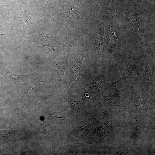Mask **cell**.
Returning a JSON list of instances; mask_svg holds the SVG:
<instances>
[{
	"label": "cell",
	"instance_id": "6",
	"mask_svg": "<svg viewBox=\"0 0 155 155\" xmlns=\"http://www.w3.org/2000/svg\"><path fill=\"white\" fill-rule=\"evenodd\" d=\"M114 89L107 95L102 96L93 107H102L109 109H120L126 108L125 97V86L116 84Z\"/></svg>",
	"mask_w": 155,
	"mask_h": 155
},
{
	"label": "cell",
	"instance_id": "13",
	"mask_svg": "<svg viewBox=\"0 0 155 155\" xmlns=\"http://www.w3.org/2000/svg\"><path fill=\"white\" fill-rule=\"evenodd\" d=\"M127 14L129 23L135 28L143 33L142 24L140 18L130 7H127Z\"/></svg>",
	"mask_w": 155,
	"mask_h": 155
},
{
	"label": "cell",
	"instance_id": "2",
	"mask_svg": "<svg viewBox=\"0 0 155 155\" xmlns=\"http://www.w3.org/2000/svg\"><path fill=\"white\" fill-rule=\"evenodd\" d=\"M125 66L123 74L113 82L112 86L120 83L125 86L139 87L142 76L141 61L138 55L127 50L125 53Z\"/></svg>",
	"mask_w": 155,
	"mask_h": 155
},
{
	"label": "cell",
	"instance_id": "1",
	"mask_svg": "<svg viewBox=\"0 0 155 155\" xmlns=\"http://www.w3.org/2000/svg\"><path fill=\"white\" fill-rule=\"evenodd\" d=\"M155 93L142 89L138 87L125 86L126 108L141 113L154 110Z\"/></svg>",
	"mask_w": 155,
	"mask_h": 155
},
{
	"label": "cell",
	"instance_id": "10",
	"mask_svg": "<svg viewBox=\"0 0 155 155\" xmlns=\"http://www.w3.org/2000/svg\"><path fill=\"white\" fill-rule=\"evenodd\" d=\"M140 113L134 112L133 113L130 114L126 116L127 124H128V127L129 129L130 135H134V137L141 135L144 131H148L147 123L143 120L142 116L139 115Z\"/></svg>",
	"mask_w": 155,
	"mask_h": 155
},
{
	"label": "cell",
	"instance_id": "7",
	"mask_svg": "<svg viewBox=\"0 0 155 155\" xmlns=\"http://www.w3.org/2000/svg\"><path fill=\"white\" fill-rule=\"evenodd\" d=\"M113 27L106 28L104 39L105 53L106 61L109 63L113 53L125 47V44L117 31Z\"/></svg>",
	"mask_w": 155,
	"mask_h": 155
},
{
	"label": "cell",
	"instance_id": "12",
	"mask_svg": "<svg viewBox=\"0 0 155 155\" xmlns=\"http://www.w3.org/2000/svg\"><path fill=\"white\" fill-rule=\"evenodd\" d=\"M69 104L75 111L80 112L86 108L77 96L69 94L63 95L61 96Z\"/></svg>",
	"mask_w": 155,
	"mask_h": 155
},
{
	"label": "cell",
	"instance_id": "8",
	"mask_svg": "<svg viewBox=\"0 0 155 155\" xmlns=\"http://www.w3.org/2000/svg\"><path fill=\"white\" fill-rule=\"evenodd\" d=\"M104 22L99 24L96 32L94 45V63L96 67L99 68L106 61L104 50Z\"/></svg>",
	"mask_w": 155,
	"mask_h": 155
},
{
	"label": "cell",
	"instance_id": "5",
	"mask_svg": "<svg viewBox=\"0 0 155 155\" xmlns=\"http://www.w3.org/2000/svg\"><path fill=\"white\" fill-rule=\"evenodd\" d=\"M154 51L142 53L138 55L143 72L142 78L139 87L155 93V62L153 57Z\"/></svg>",
	"mask_w": 155,
	"mask_h": 155
},
{
	"label": "cell",
	"instance_id": "9",
	"mask_svg": "<svg viewBox=\"0 0 155 155\" xmlns=\"http://www.w3.org/2000/svg\"><path fill=\"white\" fill-rule=\"evenodd\" d=\"M71 39L67 48L57 59L54 65V76L56 83L59 87H62V82L67 66L70 55V50L73 43Z\"/></svg>",
	"mask_w": 155,
	"mask_h": 155
},
{
	"label": "cell",
	"instance_id": "3",
	"mask_svg": "<svg viewBox=\"0 0 155 155\" xmlns=\"http://www.w3.org/2000/svg\"><path fill=\"white\" fill-rule=\"evenodd\" d=\"M99 68L100 72L92 78L88 86L84 90L86 97L98 98L99 100L104 93L112 86L113 83L109 80L108 64L105 63Z\"/></svg>",
	"mask_w": 155,
	"mask_h": 155
},
{
	"label": "cell",
	"instance_id": "4",
	"mask_svg": "<svg viewBox=\"0 0 155 155\" xmlns=\"http://www.w3.org/2000/svg\"><path fill=\"white\" fill-rule=\"evenodd\" d=\"M88 55V51L85 48L78 44L76 52L71 56L70 55L62 82L65 87L68 89L73 81H76L81 86L77 78L80 73L83 60Z\"/></svg>",
	"mask_w": 155,
	"mask_h": 155
},
{
	"label": "cell",
	"instance_id": "14",
	"mask_svg": "<svg viewBox=\"0 0 155 155\" xmlns=\"http://www.w3.org/2000/svg\"><path fill=\"white\" fill-rule=\"evenodd\" d=\"M25 23L26 25H28L31 26V25L32 24H35L37 25V24H35L32 22V21L26 15V18H25Z\"/></svg>",
	"mask_w": 155,
	"mask_h": 155
},
{
	"label": "cell",
	"instance_id": "11",
	"mask_svg": "<svg viewBox=\"0 0 155 155\" xmlns=\"http://www.w3.org/2000/svg\"><path fill=\"white\" fill-rule=\"evenodd\" d=\"M80 7V4L78 1L72 2L65 6L61 11L62 20L69 22L75 20L78 16L77 11Z\"/></svg>",
	"mask_w": 155,
	"mask_h": 155
}]
</instances>
